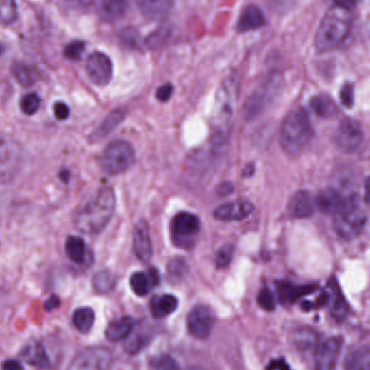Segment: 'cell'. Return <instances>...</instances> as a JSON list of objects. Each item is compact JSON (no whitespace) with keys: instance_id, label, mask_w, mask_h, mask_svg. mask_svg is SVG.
<instances>
[{"instance_id":"1","label":"cell","mask_w":370,"mask_h":370,"mask_svg":"<svg viewBox=\"0 0 370 370\" xmlns=\"http://www.w3.org/2000/svg\"><path fill=\"white\" fill-rule=\"evenodd\" d=\"M239 86L233 79L222 81L214 100V111L211 114L212 142L221 145L230 136L236 116Z\"/></svg>"},{"instance_id":"2","label":"cell","mask_w":370,"mask_h":370,"mask_svg":"<svg viewBox=\"0 0 370 370\" xmlns=\"http://www.w3.org/2000/svg\"><path fill=\"white\" fill-rule=\"evenodd\" d=\"M115 205L114 191L103 188L94 199L76 212L74 224L84 234H98L106 228L114 216Z\"/></svg>"},{"instance_id":"3","label":"cell","mask_w":370,"mask_h":370,"mask_svg":"<svg viewBox=\"0 0 370 370\" xmlns=\"http://www.w3.org/2000/svg\"><path fill=\"white\" fill-rule=\"evenodd\" d=\"M351 10L332 6L326 11L315 35V47L319 51H331L346 41L352 29Z\"/></svg>"},{"instance_id":"4","label":"cell","mask_w":370,"mask_h":370,"mask_svg":"<svg viewBox=\"0 0 370 370\" xmlns=\"http://www.w3.org/2000/svg\"><path fill=\"white\" fill-rule=\"evenodd\" d=\"M313 128L308 113L304 109L290 112L284 119L279 141L284 152L289 156H298L310 144L313 138Z\"/></svg>"},{"instance_id":"5","label":"cell","mask_w":370,"mask_h":370,"mask_svg":"<svg viewBox=\"0 0 370 370\" xmlns=\"http://www.w3.org/2000/svg\"><path fill=\"white\" fill-rule=\"evenodd\" d=\"M334 216H335L334 226H335L336 233L344 239H352L356 237L363 230L367 220L365 211L356 195L344 199V204Z\"/></svg>"},{"instance_id":"6","label":"cell","mask_w":370,"mask_h":370,"mask_svg":"<svg viewBox=\"0 0 370 370\" xmlns=\"http://www.w3.org/2000/svg\"><path fill=\"white\" fill-rule=\"evenodd\" d=\"M23 150L16 139L0 134V184L8 185L16 180L22 170Z\"/></svg>"},{"instance_id":"7","label":"cell","mask_w":370,"mask_h":370,"mask_svg":"<svg viewBox=\"0 0 370 370\" xmlns=\"http://www.w3.org/2000/svg\"><path fill=\"white\" fill-rule=\"evenodd\" d=\"M134 161V151L129 143L116 141L107 145L100 159L103 171L111 176L123 174L131 167Z\"/></svg>"},{"instance_id":"8","label":"cell","mask_w":370,"mask_h":370,"mask_svg":"<svg viewBox=\"0 0 370 370\" xmlns=\"http://www.w3.org/2000/svg\"><path fill=\"white\" fill-rule=\"evenodd\" d=\"M171 236L178 247L189 248L201 230V222L191 212H180L171 221Z\"/></svg>"},{"instance_id":"9","label":"cell","mask_w":370,"mask_h":370,"mask_svg":"<svg viewBox=\"0 0 370 370\" xmlns=\"http://www.w3.org/2000/svg\"><path fill=\"white\" fill-rule=\"evenodd\" d=\"M112 359V352L109 349L91 346L74 357L67 370H109Z\"/></svg>"},{"instance_id":"10","label":"cell","mask_w":370,"mask_h":370,"mask_svg":"<svg viewBox=\"0 0 370 370\" xmlns=\"http://www.w3.org/2000/svg\"><path fill=\"white\" fill-rule=\"evenodd\" d=\"M216 323L214 311L207 306H197L191 311L186 321L188 330L197 339H207Z\"/></svg>"},{"instance_id":"11","label":"cell","mask_w":370,"mask_h":370,"mask_svg":"<svg viewBox=\"0 0 370 370\" xmlns=\"http://www.w3.org/2000/svg\"><path fill=\"white\" fill-rule=\"evenodd\" d=\"M363 138L361 124L354 119H346L340 123L336 132L335 142L344 152H355L361 146Z\"/></svg>"},{"instance_id":"12","label":"cell","mask_w":370,"mask_h":370,"mask_svg":"<svg viewBox=\"0 0 370 370\" xmlns=\"http://www.w3.org/2000/svg\"><path fill=\"white\" fill-rule=\"evenodd\" d=\"M86 71L92 83L106 86L113 77V63L106 54L94 52L87 59Z\"/></svg>"},{"instance_id":"13","label":"cell","mask_w":370,"mask_h":370,"mask_svg":"<svg viewBox=\"0 0 370 370\" xmlns=\"http://www.w3.org/2000/svg\"><path fill=\"white\" fill-rule=\"evenodd\" d=\"M342 339L340 337L330 338L317 346L315 352V370H334L341 351Z\"/></svg>"},{"instance_id":"14","label":"cell","mask_w":370,"mask_h":370,"mask_svg":"<svg viewBox=\"0 0 370 370\" xmlns=\"http://www.w3.org/2000/svg\"><path fill=\"white\" fill-rule=\"evenodd\" d=\"M134 250L141 262L146 264L152 259V239H151L150 228L145 220L139 221L134 226Z\"/></svg>"},{"instance_id":"15","label":"cell","mask_w":370,"mask_h":370,"mask_svg":"<svg viewBox=\"0 0 370 370\" xmlns=\"http://www.w3.org/2000/svg\"><path fill=\"white\" fill-rule=\"evenodd\" d=\"M273 83L261 86L254 90V94L248 98L245 103V117L247 119H254L261 114L262 111L266 109V105L270 103L273 96Z\"/></svg>"},{"instance_id":"16","label":"cell","mask_w":370,"mask_h":370,"mask_svg":"<svg viewBox=\"0 0 370 370\" xmlns=\"http://www.w3.org/2000/svg\"><path fill=\"white\" fill-rule=\"evenodd\" d=\"M254 207L250 201H236L219 206L214 216L221 221H241L254 212Z\"/></svg>"},{"instance_id":"17","label":"cell","mask_w":370,"mask_h":370,"mask_svg":"<svg viewBox=\"0 0 370 370\" xmlns=\"http://www.w3.org/2000/svg\"><path fill=\"white\" fill-rule=\"evenodd\" d=\"M21 356L27 364L36 368L46 369L50 366L49 356L46 352L45 346L37 340H29L24 344L21 351Z\"/></svg>"},{"instance_id":"18","label":"cell","mask_w":370,"mask_h":370,"mask_svg":"<svg viewBox=\"0 0 370 370\" xmlns=\"http://www.w3.org/2000/svg\"><path fill=\"white\" fill-rule=\"evenodd\" d=\"M315 206V199L310 193L299 191L290 199L288 211L294 218H308L314 212Z\"/></svg>"},{"instance_id":"19","label":"cell","mask_w":370,"mask_h":370,"mask_svg":"<svg viewBox=\"0 0 370 370\" xmlns=\"http://www.w3.org/2000/svg\"><path fill=\"white\" fill-rule=\"evenodd\" d=\"M141 14L151 21L163 20L174 5V0H136Z\"/></svg>"},{"instance_id":"20","label":"cell","mask_w":370,"mask_h":370,"mask_svg":"<svg viewBox=\"0 0 370 370\" xmlns=\"http://www.w3.org/2000/svg\"><path fill=\"white\" fill-rule=\"evenodd\" d=\"M264 24H266V19H264L261 10L259 9L256 6L250 5L241 12L239 22H237V31L239 33H245V31L260 29Z\"/></svg>"},{"instance_id":"21","label":"cell","mask_w":370,"mask_h":370,"mask_svg":"<svg viewBox=\"0 0 370 370\" xmlns=\"http://www.w3.org/2000/svg\"><path fill=\"white\" fill-rule=\"evenodd\" d=\"M344 199L332 189H325L319 193V196L315 199V205L319 207L321 212L325 214H335L344 204Z\"/></svg>"},{"instance_id":"22","label":"cell","mask_w":370,"mask_h":370,"mask_svg":"<svg viewBox=\"0 0 370 370\" xmlns=\"http://www.w3.org/2000/svg\"><path fill=\"white\" fill-rule=\"evenodd\" d=\"M134 329V319L130 317H123L117 319L107 326L105 330V337L112 342H119L128 338Z\"/></svg>"},{"instance_id":"23","label":"cell","mask_w":370,"mask_h":370,"mask_svg":"<svg viewBox=\"0 0 370 370\" xmlns=\"http://www.w3.org/2000/svg\"><path fill=\"white\" fill-rule=\"evenodd\" d=\"M314 286H294L289 283L277 284V292L283 304H294L299 298L314 291Z\"/></svg>"},{"instance_id":"24","label":"cell","mask_w":370,"mask_h":370,"mask_svg":"<svg viewBox=\"0 0 370 370\" xmlns=\"http://www.w3.org/2000/svg\"><path fill=\"white\" fill-rule=\"evenodd\" d=\"M125 115L126 112L123 109H115L112 113H109L106 119L101 124L100 127L94 130L90 140L92 142H96V141L101 140V139L109 136L123 121V119H125Z\"/></svg>"},{"instance_id":"25","label":"cell","mask_w":370,"mask_h":370,"mask_svg":"<svg viewBox=\"0 0 370 370\" xmlns=\"http://www.w3.org/2000/svg\"><path fill=\"white\" fill-rule=\"evenodd\" d=\"M178 308V299L172 294L155 297L151 302V312L156 319H163L171 314Z\"/></svg>"},{"instance_id":"26","label":"cell","mask_w":370,"mask_h":370,"mask_svg":"<svg viewBox=\"0 0 370 370\" xmlns=\"http://www.w3.org/2000/svg\"><path fill=\"white\" fill-rule=\"evenodd\" d=\"M311 107L313 112L321 119H334L339 112L336 103L325 94L314 96L311 101Z\"/></svg>"},{"instance_id":"27","label":"cell","mask_w":370,"mask_h":370,"mask_svg":"<svg viewBox=\"0 0 370 370\" xmlns=\"http://www.w3.org/2000/svg\"><path fill=\"white\" fill-rule=\"evenodd\" d=\"M65 251L71 261L77 264H83L87 258V245L81 237H67L65 243Z\"/></svg>"},{"instance_id":"28","label":"cell","mask_w":370,"mask_h":370,"mask_svg":"<svg viewBox=\"0 0 370 370\" xmlns=\"http://www.w3.org/2000/svg\"><path fill=\"white\" fill-rule=\"evenodd\" d=\"M294 346L299 350L308 351L319 344V336L316 330L309 327L298 328L292 336Z\"/></svg>"},{"instance_id":"29","label":"cell","mask_w":370,"mask_h":370,"mask_svg":"<svg viewBox=\"0 0 370 370\" xmlns=\"http://www.w3.org/2000/svg\"><path fill=\"white\" fill-rule=\"evenodd\" d=\"M329 287L332 292L330 313H331L332 317L336 321H344L346 317V314H348V306H346V300H344V296H342L341 291H340L339 287H338V284L334 279H331V281H330Z\"/></svg>"},{"instance_id":"30","label":"cell","mask_w":370,"mask_h":370,"mask_svg":"<svg viewBox=\"0 0 370 370\" xmlns=\"http://www.w3.org/2000/svg\"><path fill=\"white\" fill-rule=\"evenodd\" d=\"M94 312L90 308L77 309L73 314V324L79 331L87 334L94 324Z\"/></svg>"},{"instance_id":"31","label":"cell","mask_w":370,"mask_h":370,"mask_svg":"<svg viewBox=\"0 0 370 370\" xmlns=\"http://www.w3.org/2000/svg\"><path fill=\"white\" fill-rule=\"evenodd\" d=\"M94 290L99 294H107V292L112 291L114 289L116 279H115L114 274L109 272V271H102V272L96 273L94 277Z\"/></svg>"},{"instance_id":"32","label":"cell","mask_w":370,"mask_h":370,"mask_svg":"<svg viewBox=\"0 0 370 370\" xmlns=\"http://www.w3.org/2000/svg\"><path fill=\"white\" fill-rule=\"evenodd\" d=\"M127 9V0H103V14L109 20H116L121 18Z\"/></svg>"},{"instance_id":"33","label":"cell","mask_w":370,"mask_h":370,"mask_svg":"<svg viewBox=\"0 0 370 370\" xmlns=\"http://www.w3.org/2000/svg\"><path fill=\"white\" fill-rule=\"evenodd\" d=\"M14 79L23 87H31L36 81V74L31 67L25 64H16L12 67Z\"/></svg>"},{"instance_id":"34","label":"cell","mask_w":370,"mask_h":370,"mask_svg":"<svg viewBox=\"0 0 370 370\" xmlns=\"http://www.w3.org/2000/svg\"><path fill=\"white\" fill-rule=\"evenodd\" d=\"M130 286H131L132 291L139 296V297H144L150 291L152 287L150 277L145 273H134L130 279Z\"/></svg>"},{"instance_id":"35","label":"cell","mask_w":370,"mask_h":370,"mask_svg":"<svg viewBox=\"0 0 370 370\" xmlns=\"http://www.w3.org/2000/svg\"><path fill=\"white\" fill-rule=\"evenodd\" d=\"M18 18L16 0H0V23L10 25Z\"/></svg>"},{"instance_id":"36","label":"cell","mask_w":370,"mask_h":370,"mask_svg":"<svg viewBox=\"0 0 370 370\" xmlns=\"http://www.w3.org/2000/svg\"><path fill=\"white\" fill-rule=\"evenodd\" d=\"M21 109L24 114L31 116L39 112V107H41V98L39 94L35 92L25 94L21 100Z\"/></svg>"},{"instance_id":"37","label":"cell","mask_w":370,"mask_h":370,"mask_svg":"<svg viewBox=\"0 0 370 370\" xmlns=\"http://www.w3.org/2000/svg\"><path fill=\"white\" fill-rule=\"evenodd\" d=\"M85 48L86 45L84 41H71V43H69V45L65 47V58L69 59V60L71 61L81 60V56H83L84 51H85Z\"/></svg>"},{"instance_id":"38","label":"cell","mask_w":370,"mask_h":370,"mask_svg":"<svg viewBox=\"0 0 370 370\" xmlns=\"http://www.w3.org/2000/svg\"><path fill=\"white\" fill-rule=\"evenodd\" d=\"M186 271H188L186 264L181 259H174V260L170 262L169 266H168V272H169L170 277L172 279H176V281L183 279Z\"/></svg>"},{"instance_id":"39","label":"cell","mask_w":370,"mask_h":370,"mask_svg":"<svg viewBox=\"0 0 370 370\" xmlns=\"http://www.w3.org/2000/svg\"><path fill=\"white\" fill-rule=\"evenodd\" d=\"M232 246H226L222 249L219 250L216 256V264L218 268L224 269L231 264L233 258Z\"/></svg>"},{"instance_id":"40","label":"cell","mask_w":370,"mask_h":370,"mask_svg":"<svg viewBox=\"0 0 370 370\" xmlns=\"http://www.w3.org/2000/svg\"><path fill=\"white\" fill-rule=\"evenodd\" d=\"M258 304L264 310L273 311L275 309V300L273 294L268 288H264L258 294Z\"/></svg>"},{"instance_id":"41","label":"cell","mask_w":370,"mask_h":370,"mask_svg":"<svg viewBox=\"0 0 370 370\" xmlns=\"http://www.w3.org/2000/svg\"><path fill=\"white\" fill-rule=\"evenodd\" d=\"M155 370H181L176 359L169 355H164L155 361Z\"/></svg>"},{"instance_id":"42","label":"cell","mask_w":370,"mask_h":370,"mask_svg":"<svg viewBox=\"0 0 370 370\" xmlns=\"http://www.w3.org/2000/svg\"><path fill=\"white\" fill-rule=\"evenodd\" d=\"M340 98H341V102L344 106L349 107V109L352 107L353 102H354V88L351 84H346L342 87Z\"/></svg>"},{"instance_id":"43","label":"cell","mask_w":370,"mask_h":370,"mask_svg":"<svg viewBox=\"0 0 370 370\" xmlns=\"http://www.w3.org/2000/svg\"><path fill=\"white\" fill-rule=\"evenodd\" d=\"M351 370H370V355H357L351 363Z\"/></svg>"},{"instance_id":"44","label":"cell","mask_w":370,"mask_h":370,"mask_svg":"<svg viewBox=\"0 0 370 370\" xmlns=\"http://www.w3.org/2000/svg\"><path fill=\"white\" fill-rule=\"evenodd\" d=\"M54 114L58 121H65L69 116V106L64 102H61V101L54 103Z\"/></svg>"},{"instance_id":"45","label":"cell","mask_w":370,"mask_h":370,"mask_svg":"<svg viewBox=\"0 0 370 370\" xmlns=\"http://www.w3.org/2000/svg\"><path fill=\"white\" fill-rule=\"evenodd\" d=\"M172 92H174V87L171 84H165L157 89L156 98L161 102H167L171 98Z\"/></svg>"},{"instance_id":"46","label":"cell","mask_w":370,"mask_h":370,"mask_svg":"<svg viewBox=\"0 0 370 370\" xmlns=\"http://www.w3.org/2000/svg\"><path fill=\"white\" fill-rule=\"evenodd\" d=\"M123 41L126 45L132 48H136L139 46V36L136 31H125L123 33Z\"/></svg>"},{"instance_id":"47","label":"cell","mask_w":370,"mask_h":370,"mask_svg":"<svg viewBox=\"0 0 370 370\" xmlns=\"http://www.w3.org/2000/svg\"><path fill=\"white\" fill-rule=\"evenodd\" d=\"M3 370H24V367L16 359H8V361H4Z\"/></svg>"},{"instance_id":"48","label":"cell","mask_w":370,"mask_h":370,"mask_svg":"<svg viewBox=\"0 0 370 370\" xmlns=\"http://www.w3.org/2000/svg\"><path fill=\"white\" fill-rule=\"evenodd\" d=\"M268 370H290V368L284 359H275L271 361Z\"/></svg>"},{"instance_id":"49","label":"cell","mask_w":370,"mask_h":370,"mask_svg":"<svg viewBox=\"0 0 370 370\" xmlns=\"http://www.w3.org/2000/svg\"><path fill=\"white\" fill-rule=\"evenodd\" d=\"M60 299H59V298L56 297V296H51V297H50L49 299H48L47 301H46V311L50 312V311L56 310V309H58L59 306H60Z\"/></svg>"},{"instance_id":"50","label":"cell","mask_w":370,"mask_h":370,"mask_svg":"<svg viewBox=\"0 0 370 370\" xmlns=\"http://www.w3.org/2000/svg\"><path fill=\"white\" fill-rule=\"evenodd\" d=\"M334 3L340 7L352 10L356 6L357 0H334Z\"/></svg>"},{"instance_id":"51","label":"cell","mask_w":370,"mask_h":370,"mask_svg":"<svg viewBox=\"0 0 370 370\" xmlns=\"http://www.w3.org/2000/svg\"><path fill=\"white\" fill-rule=\"evenodd\" d=\"M233 186L231 183H224V184L220 185V188H219V195H226L229 193L232 192Z\"/></svg>"},{"instance_id":"52","label":"cell","mask_w":370,"mask_h":370,"mask_svg":"<svg viewBox=\"0 0 370 370\" xmlns=\"http://www.w3.org/2000/svg\"><path fill=\"white\" fill-rule=\"evenodd\" d=\"M365 201L366 203L370 204V176L365 183Z\"/></svg>"},{"instance_id":"53","label":"cell","mask_w":370,"mask_h":370,"mask_svg":"<svg viewBox=\"0 0 370 370\" xmlns=\"http://www.w3.org/2000/svg\"><path fill=\"white\" fill-rule=\"evenodd\" d=\"M254 166H248V167L246 168V169H245L246 176H251V174H254Z\"/></svg>"},{"instance_id":"54","label":"cell","mask_w":370,"mask_h":370,"mask_svg":"<svg viewBox=\"0 0 370 370\" xmlns=\"http://www.w3.org/2000/svg\"><path fill=\"white\" fill-rule=\"evenodd\" d=\"M0 54H1V45H0Z\"/></svg>"}]
</instances>
